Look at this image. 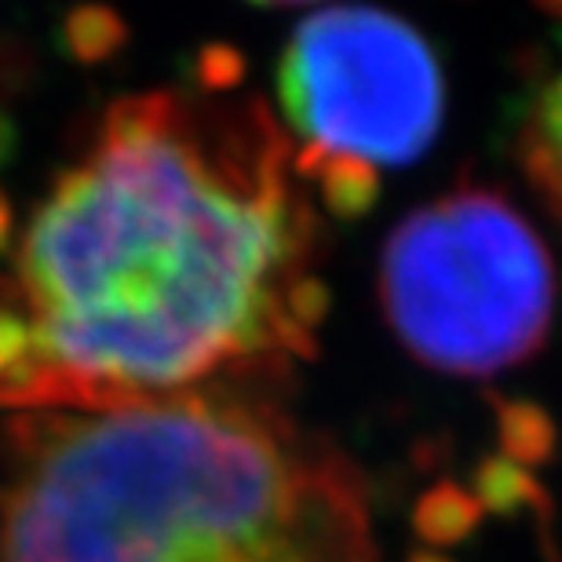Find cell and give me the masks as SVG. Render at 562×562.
I'll list each match as a JSON object with an SVG mask.
<instances>
[{"instance_id":"cell-1","label":"cell","mask_w":562,"mask_h":562,"mask_svg":"<svg viewBox=\"0 0 562 562\" xmlns=\"http://www.w3.org/2000/svg\"><path fill=\"white\" fill-rule=\"evenodd\" d=\"M318 201L227 52L114 99L0 231V406L249 391L314 355Z\"/></svg>"},{"instance_id":"cell-2","label":"cell","mask_w":562,"mask_h":562,"mask_svg":"<svg viewBox=\"0 0 562 562\" xmlns=\"http://www.w3.org/2000/svg\"><path fill=\"white\" fill-rule=\"evenodd\" d=\"M0 562H384L362 475L252 391L11 413Z\"/></svg>"},{"instance_id":"cell-3","label":"cell","mask_w":562,"mask_h":562,"mask_svg":"<svg viewBox=\"0 0 562 562\" xmlns=\"http://www.w3.org/2000/svg\"><path fill=\"white\" fill-rule=\"evenodd\" d=\"M278 125L318 209L362 216L387 172L442 128L446 81L431 44L380 8L303 19L278 63Z\"/></svg>"},{"instance_id":"cell-4","label":"cell","mask_w":562,"mask_h":562,"mask_svg":"<svg viewBox=\"0 0 562 562\" xmlns=\"http://www.w3.org/2000/svg\"><path fill=\"white\" fill-rule=\"evenodd\" d=\"M380 300L424 366L493 376L544 344L555 263L522 209L490 187H457L391 231Z\"/></svg>"},{"instance_id":"cell-5","label":"cell","mask_w":562,"mask_h":562,"mask_svg":"<svg viewBox=\"0 0 562 562\" xmlns=\"http://www.w3.org/2000/svg\"><path fill=\"white\" fill-rule=\"evenodd\" d=\"M555 26V48L537 70L519 125V161L548 216L562 227V0H533Z\"/></svg>"},{"instance_id":"cell-6","label":"cell","mask_w":562,"mask_h":562,"mask_svg":"<svg viewBox=\"0 0 562 562\" xmlns=\"http://www.w3.org/2000/svg\"><path fill=\"white\" fill-rule=\"evenodd\" d=\"M252 4H267V8H289V4H311V0H252Z\"/></svg>"}]
</instances>
